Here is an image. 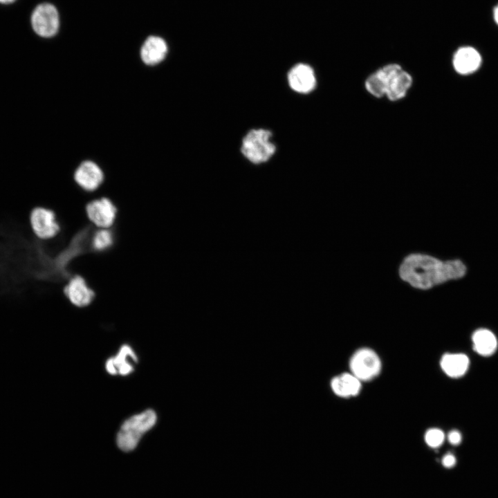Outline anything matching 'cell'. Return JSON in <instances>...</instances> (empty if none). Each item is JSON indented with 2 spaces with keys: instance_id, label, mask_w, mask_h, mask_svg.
Here are the masks:
<instances>
[{
  "instance_id": "6da1fadb",
  "label": "cell",
  "mask_w": 498,
  "mask_h": 498,
  "mask_svg": "<svg viewBox=\"0 0 498 498\" xmlns=\"http://www.w3.org/2000/svg\"><path fill=\"white\" fill-rule=\"evenodd\" d=\"M467 268L460 259L443 260L423 252H412L398 264L401 282L418 291H428L465 276Z\"/></svg>"
},
{
  "instance_id": "7a4b0ae2",
  "label": "cell",
  "mask_w": 498,
  "mask_h": 498,
  "mask_svg": "<svg viewBox=\"0 0 498 498\" xmlns=\"http://www.w3.org/2000/svg\"><path fill=\"white\" fill-rule=\"evenodd\" d=\"M157 421L156 412L147 409L127 419L117 434V444L124 452L133 450L142 436L151 430Z\"/></svg>"
},
{
  "instance_id": "3957f363",
  "label": "cell",
  "mask_w": 498,
  "mask_h": 498,
  "mask_svg": "<svg viewBox=\"0 0 498 498\" xmlns=\"http://www.w3.org/2000/svg\"><path fill=\"white\" fill-rule=\"evenodd\" d=\"M271 138L272 133L269 130L264 129L250 130L243 138L241 147L242 154L255 164L268 161L276 150Z\"/></svg>"
},
{
  "instance_id": "277c9868",
  "label": "cell",
  "mask_w": 498,
  "mask_h": 498,
  "mask_svg": "<svg viewBox=\"0 0 498 498\" xmlns=\"http://www.w3.org/2000/svg\"><path fill=\"white\" fill-rule=\"evenodd\" d=\"M349 368L351 374L361 382L369 381L380 373L382 363L374 350L364 347L353 353L349 360Z\"/></svg>"
},
{
  "instance_id": "5b68a950",
  "label": "cell",
  "mask_w": 498,
  "mask_h": 498,
  "mask_svg": "<svg viewBox=\"0 0 498 498\" xmlns=\"http://www.w3.org/2000/svg\"><path fill=\"white\" fill-rule=\"evenodd\" d=\"M29 224L34 234L40 239L54 238L60 231L55 212L47 208L37 206L29 214Z\"/></svg>"
},
{
  "instance_id": "8992f818",
  "label": "cell",
  "mask_w": 498,
  "mask_h": 498,
  "mask_svg": "<svg viewBox=\"0 0 498 498\" xmlns=\"http://www.w3.org/2000/svg\"><path fill=\"white\" fill-rule=\"evenodd\" d=\"M34 31L42 37L54 36L59 28V20L57 9L50 3H42L36 7L31 17Z\"/></svg>"
},
{
  "instance_id": "52a82bcc",
  "label": "cell",
  "mask_w": 498,
  "mask_h": 498,
  "mask_svg": "<svg viewBox=\"0 0 498 498\" xmlns=\"http://www.w3.org/2000/svg\"><path fill=\"white\" fill-rule=\"evenodd\" d=\"M89 220L96 227L111 228L116 219L117 208L108 198L102 197L90 201L85 207Z\"/></svg>"
},
{
  "instance_id": "ba28073f",
  "label": "cell",
  "mask_w": 498,
  "mask_h": 498,
  "mask_svg": "<svg viewBox=\"0 0 498 498\" xmlns=\"http://www.w3.org/2000/svg\"><path fill=\"white\" fill-rule=\"evenodd\" d=\"M288 81L290 87L299 93H308L316 85L313 69L306 64H298L288 72Z\"/></svg>"
},
{
  "instance_id": "9c48e42d",
  "label": "cell",
  "mask_w": 498,
  "mask_h": 498,
  "mask_svg": "<svg viewBox=\"0 0 498 498\" xmlns=\"http://www.w3.org/2000/svg\"><path fill=\"white\" fill-rule=\"evenodd\" d=\"M64 293L70 302L77 307L89 305L95 296L94 291L80 275L74 276L69 280L64 288Z\"/></svg>"
},
{
  "instance_id": "30bf717a",
  "label": "cell",
  "mask_w": 498,
  "mask_h": 498,
  "mask_svg": "<svg viewBox=\"0 0 498 498\" xmlns=\"http://www.w3.org/2000/svg\"><path fill=\"white\" fill-rule=\"evenodd\" d=\"M74 179L77 185L84 190L92 192L98 189L104 179L100 167L94 162H82L74 174Z\"/></svg>"
},
{
  "instance_id": "8fae6325",
  "label": "cell",
  "mask_w": 498,
  "mask_h": 498,
  "mask_svg": "<svg viewBox=\"0 0 498 498\" xmlns=\"http://www.w3.org/2000/svg\"><path fill=\"white\" fill-rule=\"evenodd\" d=\"M413 82L412 76L399 66L390 75L385 92V96L391 101L403 98Z\"/></svg>"
},
{
  "instance_id": "7c38bea8",
  "label": "cell",
  "mask_w": 498,
  "mask_h": 498,
  "mask_svg": "<svg viewBox=\"0 0 498 498\" xmlns=\"http://www.w3.org/2000/svg\"><path fill=\"white\" fill-rule=\"evenodd\" d=\"M481 57L479 53L470 46L459 48L453 57L455 71L463 75L475 71L481 65Z\"/></svg>"
},
{
  "instance_id": "4fadbf2b",
  "label": "cell",
  "mask_w": 498,
  "mask_h": 498,
  "mask_svg": "<svg viewBox=\"0 0 498 498\" xmlns=\"http://www.w3.org/2000/svg\"><path fill=\"white\" fill-rule=\"evenodd\" d=\"M398 66V64H389L370 75L365 84L367 91L376 98L385 95L388 80Z\"/></svg>"
},
{
  "instance_id": "5bb4252c",
  "label": "cell",
  "mask_w": 498,
  "mask_h": 498,
  "mask_svg": "<svg viewBox=\"0 0 498 498\" xmlns=\"http://www.w3.org/2000/svg\"><path fill=\"white\" fill-rule=\"evenodd\" d=\"M167 53L165 41L157 36H150L144 42L140 57L142 62L147 65H155L163 61Z\"/></svg>"
},
{
  "instance_id": "9a60e30c",
  "label": "cell",
  "mask_w": 498,
  "mask_h": 498,
  "mask_svg": "<svg viewBox=\"0 0 498 498\" xmlns=\"http://www.w3.org/2000/svg\"><path fill=\"white\" fill-rule=\"evenodd\" d=\"M132 358L137 361L133 350L127 344L121 347L118 354L109 358L106 362V369L111 375L127 376L133 371V367L129 361Z\"/></svg>"
},
{
  "instance_id": "2e32d148",
  "label": "cell",
  "mask_w": 498,
  "mask_h": 498,
  "mask_svg": "<svg viewBox=\"0 0 498 498\" xmlns=\"http://www.w3.org/2000/svg\"><path fill=\"white\" fill-rule=\"evenodd\" d=\"M361 381L351 373H343L331 381L332 391L338 396L350 398L357 396L361 389Z\"/></svg>"
},
{
  "instance_id": "e0dca14e",
  "label": "cell",
  "mask_w": 498,
  "mask_h": 498,
  "mask_svg": "<svg viewBox=\"0 0 498 498\" xmlns=\"http://www.w3.org/2000/svg\"><path fill=\"white\" fill-rule=\"evenodd\" d=\"M469 365V358L463 353H445L440 360L442 370L451 378L463 376L467 372Z\"/></svg>"
},
{
  "instance_id": "ac0fdd59",
  "label": "cell",
  "mask_w": 498,
  "mask_h": 498,
  "mask_svg": "<svg viewBox=\"0 0 498 498\" xmlns=\"http://www.w3.org/2000/svg\"><path fill=\"white\" fill-rule=\"evenodd\" d=\"M472 341L474 350L482 356L492 355L497 349L496 336L487 329L476 330L472 334Z\"/></svg>"
},
{
  "instance_id": "d6986e66",
  "label": "cell",
  "mask_w": 498,
  "mask_h": 498,
  "mask_svg": "<svg viewBox=\"0 0 498 498\" xmlns=\"http://www.w3.org/2000/svg\"><path fill=\"white\" fill-rule=\"evenodd\" d=\"M113 243V236L108 229L100 228L95 232L92 239V246L95 250H104Z\"/></svg>"
},
{
  "instance_id": "ffe728a7",
  "label": "cell",
  "mask_w": 498,
  "mask_h": 498,
  "mask_svg": "<svg viewBox=\"0 0 498 498\" xmlns=\"http://www.w3.org/2000/svg\"><path fill=\"white\" fill-rule=\"evenodd\" d=\"M424 439L428 446L436 448L443 443L445 434L439 428H430L426 431Z\"/></svg>"
},
{
  "instance_id": "44dd1931",
  "label": "cell",
  "mask_w": 498,
  "mask_h": 498,
  "mask_svg": "<svg viewBox=\"0 0 498 498\" xmlns=\"http://www.w3.org/2000/svg\"><path fill=\"white\" fill-rule=\"evenodd\" d=\"M462 436L458 430H452L448 434V441L454 445H458L461 443Z\"/></svg>"
},
{
  "instance_id": "7402d4cb",
  "label": "cell",
  "mask_w": 498,
  "mask_h": 498,
  "mask_svg": "<svg viewBox=\"0 0 498 498\" xmlns=\"http://www.w3.org/2000/svg\"><path fill=\"white\" fill-rule=\"evenodd\" d=\"M456 463L455 456L450 453H448L443 456L442 459V464L444 467L450 468L453 467Z\"/></svg>"
},
{
  "instance_id": "603a6c76",
  "label": "cell",
  "mask_w": 498,
  "mask_h": 498,
  "mask_svg": "<svg viewBox=\"0 0 498 498\" xmlns=\"http://www.w3.org/2000/svg\"><path fill=\"white\" fill-rule=\"evenodd\" d=\"M493 17L495 23L498 25V5L494 8Z\"/></svg>"
},
{
  "instance_id": "cb8c5ba5",
  "label": "cell",
  "mask_w": 498,
  "mask_h": 498,
  "mask_svg": "<svg viewBox=\"0 0 498 498\" xmlns=\"http://www.w3.org/2000/svg\"><path fill=\"white\" fill-rule=\"evenodd\" d=\"M15 0H0V3L3 4H9L14 2Z\"/></svg>"
}]
</instances>
